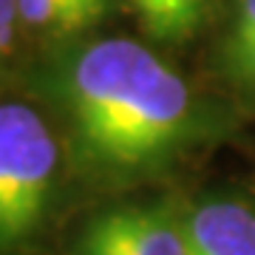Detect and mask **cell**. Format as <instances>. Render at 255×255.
Masks as SVG:
<instances>
[{
    "label": "cell",
    "instance_id": "obj_1",
    "mask_svg": "<svg viewBox=\"0 0 255 255\" xmlns=\"http://www.w3.org/2000/svg\"><path fill=\"white\" fill-rule=\"evenodd\" d=\"M80 162L108 179L162 167L193 142L196 100L182 74L133 40H100L57 71Z\"/></svg>",
    "mask_w": 255,
    "mask_h": 255
},
{
    "label": "cell",
    "instance_id": "obj_2",
    "mask_svg": "<svg viewBox=\"0 0 255 255\" xmlns=\"http://www.w3.org/2000/svg\"><path fill=\"white\" fill-rule=\"evenodd\" d=\"M60 173L54 130L34 108L0 102V255H26L46 227Z\"/></svg>",
    "mask_w": 255,
    "mask_h": 255
},
{
    "label": "cell",
    "instance_id": "obj_3",
    "mask_svg": "<svg viewBox=\"0 0 255 255\" xmlns=\"http://www.w3.org/2000/svg\"><path fill=\"white\" fill-rule=\"evenodd\" d=\"M187 255H255V210L236 199L201 201L184 216Z\"/></svg>",
    "mask_w": 255,
    "mask_h": 255
},
{
    "label": "cell",
    "instance_id": "obj_4",
    "mask_svg": "<svg viewBox=\"0 0 255 255\" xmlns=\"http://www.w3.org/2000/svg\"><path fill=\"white\" fill-rule=\"evenodd\" d=\"M119 219L133 255H187V227L184 213L170 201L125 204Z\"/></svg>",
    "mask_w": 255,
    "mask_h": 255
},
{
    "label": "cell",
    "instance_id": "obj_5",
    "mask_svg": "<svg viewBox=\"0 0 255 255\" xmlns=\"http://www.w3.org/2000/svg\"><path fill=\"white\" fill-rule=\"evenodd\" d=\"M142 20L145 31L159 43H184L204 20V0H125Z\"/></svg>",
    "mask_w": 255,
    "mask_h": 255
},
{
    "label": "cell",
    "instance_id": "obj_6",
    "mask_svg": "<svg viewBox=\"0 0 255 255\" xmlns=\"http://www.w3.org/2000/svg\"><path fill=\"white\" fill-rule=\"evenodd\" d=\"M108 11L94 9L80 0H17V17L31 28L51 34H80L97 26Z\"/></svg>",
    "mask_w": 255,
    "mask_h": 255
},
{
    "label": "cell",
    "instance_id": "obj_7",
    "mask_svg": "<svg viewBox=\"0 0 255 255\" xmlns=\"http://www.w3.org/2000/svg\"><path fill=\"white\" fill-rule=\"evenodd\" d=\"M77 255H133L119 219V207L97 213L77 241Z\"/></svg>",
    "mask_w": 255,
    "mask_h": 255
},
{
    "label": "cell",
    "instance_id": "obj_8",
    "mask_svg": "<svg viewBox=\"0 0 255 255\" xmlns=\"http://www.w3.org/2000/svg\"><path fill=\"white\" fill-rule=\"evenodd\" d=\"M253 46H255V0H241L233 31H230L227 54H236V51H244V48Z\"/></svg>",
    "mask_w": 255,
    "mask_h": 255
},
{
    "label": "cell",
    "instance_id": "obj_9",
    "mask_svg": "<svg viewBox=\"0 0 255 255\" xmlns=\"http://www.w3.org/2000/svg\"><path fill=\"white\" fill-rule=\"evenodd\" d=\"M17 20V0H0V60L11 51Z\"/></svg>",
    "mask_w": 255,
    "mask_h": 255
},
{
    "label": "cell",
    "instance_id": "obj_10",
    "mask_svg": "<svg viewBox=\"0 0 255 255\" xmlns=\"http://www.w3.org/2000/svg\"><path fill=\"white\" fill-rule=\"evenodd\" d=\"M227 63L238 80L247 82L250 88H255V46L244 48V51H236V54H227Z\"/></svg>",
    "mask_w": 255,
    "mask_h": 255
},
{
    "label": "cell",
    "instance_id": "obj_11",
    "mask_svg": "<svg viewBox=\"0 0 255 255\" xmlns=\"http://www.w3.org/2000/svg\"><path fill=\"white\" fill-rule=\"evenodd\" d=\"M80 3H88V6L102 9V11H108V6H111V0H80Z\"/></svg>",
    "mask_w": 255,
    "mask_h": 255
}]
</instances>
